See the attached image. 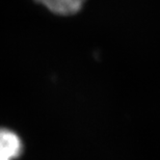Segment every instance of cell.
Masks as SVG:
<instances>
[{
	"label": "cell",
	"instance_id": "6da1fadb",
	"mask_svg": "<svg viewBox=\"0 0 160 160\" xmlns=\"http://www.w3.org/2000/svg\"><path fill=\"white\" fill-rule=\"evenodd\" d=\"M23 152L21 138L14 131L0 128V156L8 160L20 157Z\"/></svg>",
	"mask_w": 160,
	"mask_h": 160
},
{
	"label": "cell",
	"instance_id": "7a4b0ae2",
	"mask_svg": "<svg viewBox=\"0 0 160 160\" xmlns=\"http://www.w3.org/2000/svg\"><path fill=\"white\" fill-rule=\"evenodd\" d=\"M54 14L70 16L78 12L85 0H36Z\"/></svg>",
	"mask_w": 160,
	"mask_h": 160
},
{
	"label": "cell",
	"instance_id": "3957f363",
	"mask_svg": "<svg viewBox=\"0 0 160 160\" xmlns=\"http://www.w3.org/2000/svg\"><path fill=\"white\" fill-rule=\"evenodd\" d=\"M0 160H8V159H6L4 157H2V156H0Z\"/></svg>",
	"mask_w": 160,
	"mask_h": 160
}]
</instances>
